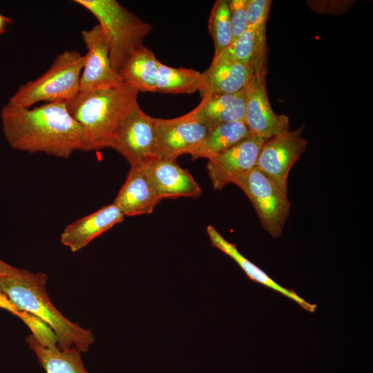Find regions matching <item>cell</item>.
Instances as JSON below:
<instances>
[{"label":"cell","instance_id":"6da1fadb","mask_svg":"<svg viewBox=\"0 0 373 373\" xmlns=\"http://www.w3.org/2000/svg\"><path fill=\"white\" fill-rule=\"evenodd\" d=\"M0 116L3 135L13 149L60 158L84 151L83 128L65 103H46L34 108L7 103Z\"/></svg>","mask_w":373,"mask_h":373},{"label":"cell","instance_id":"7a4b0ae2","mask_svg":"<svg viewBox=\"0 0 373 373\" xmlns=\"http://www.w3.org/2000/svg\"><path fill=\"white\" fill-rule=\"evenodd\" d=\"M47 279L43 272L17 268L11 274L0 275V291L18 309L48 325L59 350L75 347L81 353L86 352L95 341L91 330L72 322L55 307L46 291Z\"/></svg>","mask_w":373,"mask_h":373},{"label":"cell","instance_id":"3957f363","mask_svg":"<svg viewBox=\"0 0 373 373\" xmlns=\"http://www.w3.org/2000/svg\"><path fill=\"white\" fill-rule=\"evenodd\" d=\"M139 90L122 84L107 88L79 92L67 109L83 128L84 151L113 148L118 130L137 103Z\"/></svg>","mask_w":373,"mask_h":373},{"label":"cell","instance_id":"277c9868","mask_svg":"<svg viewBox=\"0 0 373 373\" xmlns=\"http://www.w3.org/2000/svg\"><path fill=\"white\" fill-rule=\"evenodd\" d=\"M99 21L107 41L113 67L119 72L128 58L144 46L152 29L149 23L116 0H75Z\"/></svg>","mask_w":373,"mask_h":373},{"label":"cell","instance_id":"5b68a950","mask_svg":"<svg viewBox=\"0 0 373 373\" xmlns=\"http://www.w3.org/2000/svg\"><path fill=\"white\" fill-rule=\"evenodd\" d=\"M84 64V56L77 51L65 50L58 54L43 75L20 86L8 103L28 108L39 102H70L79 93Z\"/></svg>","mask_w":373,"mask_h":373},{"label":"cell","instance_id":"8992f818","mask_svg":"<svg viewBox=\"0 0 373 373\" xmlns=\"http://www.w3.org/2000/svg\"><path fill=\"white\" fill-rule=\"evenodd\" d=\"M233 184L250 200L265 231L273 238L280 236L291 209L287 191L256 167L236 178Z\"/></svg>","mask_w":373,"mask_h":373},{"label":"cell","instance_id":"52a82bcc","mask_svg":"<svg viewBox=\"0 0 373 373\" xmlns=\"http://www.w3.org/2000/svg\"><path fill=\"white\" fill-rule=\"evenodd\" d=\"M304 128L290 129L265 140L259 153L256 168L288 191L287 180L291 168L306 149Z\"/></svg>","mask_w":373,"mask_h":373},{"label":"cell","instance_id":"ba28073f","mask_svg":"<svg viewBox=\"0 0 373 373\" xmlns=\"http://www.w3.org/2000/svg\"><path fill=\"white\" fill-rule=\"evenodd\" d=\"M87 49L83 71L80 76L79 92H89L117 86L123 82L112 66L109 47L99 24L82 31Z\"/></svg>","mask_w":373,"mask_h":373},{"label":"cell","instance_id":"9c48e42d","mask_svg":"<svg viewBox=\"0 0 373 373\" xmlns=\"http://www.w3.org/2000/svg\"><path fill=\"white\" fill-rule=\"evenodd\" d=\"M208 129L186 114L175 118H155L153 155L158 159H177L198 146Z\"/></svg>","mask_w":373,"mask_h":373},{"label":"cell","instance_id":"30bf717a","mask_svg":"<svg viewBox=\"0 0 373 373\" xmlns=\"http://www.w3.org/2000/svg\"><path fill=\"white\" fill-rule=\"evenodd\" d=\"M155 125V118L144 113L136 103L123 120L112 149L131 166L143 164L153 157Z\"/></svg>","mask_w":373,"mask_h":373},{"label":"cell","instance_id":"8fae6325","mask_svg":"<svg viewBox=\"0 0 373 373\" xmlns=\"http://www.w3.org/2000/svg\"><path fill=\"white\" fill-rule=\"evenodd\" d=\"M244 122L253 135L267 140L289 130V119L276 113L266 89V75H254L246 86Z\"/></svg>","mask_w":373,"mask_h":373},{"label":"cell","instance_id":"7c38bea8","mask_svg":"<svg viewBox=\"0 0 373 373\" xmlns=\"http://www.w3.org/2000/svg\"><path fill=\"white\" fill-rule=\"evenodd\" d=\"M263 138L251 135L208 159L207 169L214 189L221 190L233 180L256 167Z\"/></svg>","mask_w":373,"mask_h":373},{"label":"cell","instance_id":"4fadbf2b","mask_svg":"<svg viewBox=\"0 0 373 373\" xmlns=\"http://www.w3.org/2000/svg\"><path fill=\"white\" fill-rule=\"evenodd\" d=\"M141 166L161 200L198 198L202 194L193 177L178 164L176 159L153 157Z\"/></svg>","mask_w":373,"mask_h":373},{"label":"cell","instance_id":"5bb4252c","mask_svg":"<svg viewBox=\"0 0 373 373\" xmlns=\"http://www.w3.org/2000/svg\"><path fill=\"white\" fill-rule=\"evenodd\" d=\"M253 70L221 52L201 73L198 90L201 98L216 94L233 93L244 89L254 76Z\"/></svg>","mask_w":373,"mask_h":373},{"label":"cell","instance_id":"9a60e30c","mask_svg":"<svg viewBox=\"0 0 373 373\" xmlns=\"http://www.w3.org/2000/svg\"><path fill=\"white\" fill-rule=\"evenodd\" d=\"M124 216L112 203L67 225L60 236L61 242L76 252L93 239L123 221Z\"/></svg>","mask_w":373,"mask_h":373},{"label":"cell","instance_id":"2e32d148","mask_svg":"<svg viewBox=\"0 0 373 373\" xmlns=\"http://www.w3.org/2000/svg\"><path fill=\"white\" fill-rule=\"evenodd\" d=\"M161 201L143 167L131 166L113 203L124 216L151 214Z\"/></svg>","mask_w":373,"mask_h":373},{"label":"cell","instance_id":"e0dca14e","mask_svg":"<svg viewBox=\"0 0 373 373\" xmlns=\"http://www.w3.org/2000/svg\"><path fill=\"white\" fill-rule=\"evenodd\" d=\"M246 87L236 93L209 95L186 115L208 130L222 123L244 121Z\"/></svg>","mask_w":373,"mask_h":373},{"label":"cell","instance_id":"ac0fdd59","mask_svg":"<svg viewBox=\"0 0 373 373\" xmlns=\"http://www.w3.org/2000/svg\"><path fill=\"white\" fill-rule=\"evenodd\" d=\"M266 24L249 26L247 30L222 52L250 68L254 75H267Z\"/></svg>","mask_w":373,"mask_h":373},{"label":"cell","instance_id":"d6986e66","mask_svg":"<svg viewBox=\"0 0 373 373\" xmlns=\"http://www.w3.org/2000/svg\"><path fill=\"white\" fill-rule=\"evenodd\" d=\"M207 233L213 247L231 258L244 271L247 276L253 282L260 283L276 290L282 295L295 301L305 310L314 312L316 305L309 303L297 295L294 290L287 289L274 280L261 269L245 258L237 249L236 245L227 241L212 225H208Z\"/></svg>","mask_w":373,"mask_h":373},{"label":"cell","instance_id":"ffe728a7","mask_svg":"<svg viewBox=\"0 0 373 373\" xmlns=\"http://www.w3.org/2000/svg\"><path fill=\"white\" fill-rule=\"evenodd\" d=\"M251 135L244 121L222 123L209 129L200 144L189 154L193 159L208 160Z\"/></svg>","mask_w":373,"mask_h":373},{"label":"cell","instance_id":"44dd1931","mask_svg":"<svg viewBox=\"0 0 373 373\" xmlns=\"http://www.w3.org/2000/svg\"><path fill=\"white\" fill-rule=\"evenodd\" d=\"M160 61L145 46L135 51L126 61L119 73L124 82L139 92L156 93V77Z\"/></svg>","mask_w":373,"mask_h":373},{"label":"cell","instance_id":"7402d4cb","mask_svg":"<svg viewBox=\"0 0 373 373\" xmlns=\"http://www.w3.org/2000/svg\"><path fill=\"white\" fill-rule=\"evenodd\" d=\"M26 341L46 373H89L84 367L81 352L75 347L64 350L47 347L31 334Z\"/></svg>","mask_w":373,"mask_h":373},{"label":"cell","instance_id":"603a6c76","mask_svg":"<svg viewBox=\"0 0 373 373\" xmlns=\"http://www.w3.org/2000/svg\"><path fill=\"white\" fill-rule=\"evenodd\" d=\"M201 73L186 68H173L161 63L156 77V93L191 94L198 91Z\"/></svg>","mask_w":373,"mask_h":373},{"label":"cell","instance_id":"cb8c5ba5","mask_svg":"<svg viewBox=\"0 0 373 373\" xmlns=\"http://www.w3.org/2000/svg\"><path fill=\"white\" fill-rule=\"evenodd\" d=\"M208 30L213 41L215 57L232 43V28L227 0H217L214 3L209 17Z\"/></svg>","mask_w":373,"mask_h":373},{"label":"cell","instance_id":"d4e9b609","mask_svg":"<svg viewBox=\"0 0 373 373\" xmlns=\"http://www.w3.org/2000/svg\"><path fill=\"white\" fill-rule=\"evenodd\" d=\"M0 308L19 318L30 329L31 334L37 338L46 336L48 332V325L32 314L18 309L2 292L0 291Z\"/></svg>","mask_w":373,"mask_h":373},{"label":"cell","instance_id":"484cf974","mask_svg":"<svg viewBox=\"0 0 373 373\" xmlns=\"http://www.w3.org/2000/svg\"><path fill=\"white\" fill-rule=\"evenodd\" d=\"M228 3L230 11L233 42L249 26L247 16V0H229Z\"/></svg>","mask_w":373,"mask_h":373},{"label":"cell","instance_id":"4316f807","mask_svg":"<svg viewBox=\"0 0 373 373\" xmlns=\"http://www.w3.org/2000/svg\"><path fill=\"white\" fill-rule=\"evenodd\" d=\"M271 3L270 0H247L248 25L266 24Z\"/></svg>","mask_w":373,"mask_h":373},{"label":"cell","instance_id":"83f0119b","mask_svg":"<svg viewBox=\"0 0 373 373\" xmlns=\"http://www.w3.org/2000/svg\"><path fill=\"white\" fill-rule=\"evenodd\" d=\"M355 1H308L307 5L321 15H341L347 12Z\"/></svg>","mask_w":373,"mask_h":373},{"label":"cell","instance_id":"f1b7e54d","mask_svg":"<svg viewBox=\"0 0 373 373\" xmlns=\"http://www.w3.org/2000/svg\"><path fill=\"white\" fill-rule=\"evenodd\" d=\"M12 23V20L11 18L6 17L0 13V35L3 34L6 27Z\"/></svg>","mask_w":373,"mask_h":373},{"label":"cell","instance_id":"f546056e","mask_svg":"<svg viewBox=\"0 0 373 373\" xmlns=\"http://www.w3.org/2000/svg\"><path fill=\"white\" fill-rule=\"evenodd\" d=\"M17 269L16 267H14L9 264L3 262L0 259V274H11Z\"/></svg>","mask_w":373,"mask_h":373},{"label":"cell","instance_id":"4dcf8cb0","mask_svg":"<svg viewBox=\"0 0 373 373\" xmlns=\"http://www.w3.org/2000/svg\"><path fill=\"white\" fill-rule=\"evenodd\" d=\"M0 275H1V274H0Z\"/></svg>","mask_w":373,"mask_h":373}]
</instances>
